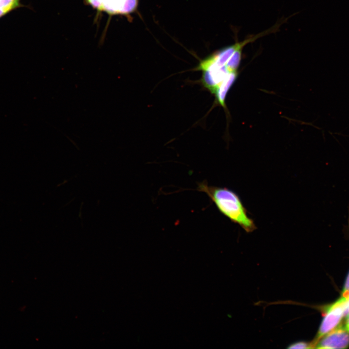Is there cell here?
<instances>
[{
	"label": "cell",
	"mask_w": 349,
	"mask_h": 349,
	"mask_svg": "<svg viewBox=\"0 0 349 349\" xmlns=\"http://www.w3.org/2000/svg\"><path fill=\"white\" fill-rule=\"evenodd\" d=\"M197 190L205 193L219 211L246 233H252L257 227L251 218L238 195L225 187L209 185L206 181L198 183Z\"/></svg>",
	"instance_id": "obj_1"
},
{
	"label": "cell",
	"mask_w": 349,
	"mask_h": 349,
	"mask_svg": "<svg viewBox=\"0 0 349 349\" xmlns=\"http://www.w3.org/2000/svg\"><path fill=\"white\" fill-rule=\"evenodd\" d=\"M349 299L343 296L336 302L326 309V314L319 327L317 333L314 340L311 342L315 348L317 342L322 336L332 331L339 324L343 316L346 304Z\"/></svg>",
	"instance_id": "obj_2"
},
{
	"label": "cell",
	"mask_w": 349,
	"mask_h": 349,
	"mask_svg": "<svg viewBox=\"0 0 349 349\" xmlns=\"http://www.w3.org/2000/svg\"><path fill=\"white\" fill-rule=\"evenodd\" d=\"M349 346V332L343 326L335 328L316 343L315 348L346 349Z\"/></svg>",
	"instance_id": "obj_3"
},
{
	"label": "cell",
	"mask_w": 349,
	"mask_h": 349,
	"mask_svg": "<svg viewBox=\"0 0 349 349\" xmlns=\"http://www.w3.org/2000/svg\"><path fill=\"white\" fill-rule=\"evenodd\" d=\"M138 0H102L101 11L110 15H128L134 12Z\"/></svg>",
	"instance_id": "obj_4"
},
{
	"label": "cell",
	"mask_w": 349,
	"mask_h": 349,
	"mask_svg": "<svg viewBox=\"0 0 349 349\" xmlns=\"http://www.w3.org/2000/svg\"><path fill=\"white\" fill-rule=\"evenodd\" d=\"M237 72L230 73L217 88L215 94L217 101L223 108H225V98L230 88L237 78Z\"/></svg>",
	"instance_id": "obj_5"
},
{
	"label": "cell",
	"mask_w": 349,
	"mask_h": 349,
	"mask_svg": "<svg viewBox=\"0 0 349 349\" xmlns=\"http://www.w3.org/2000/svg\"><path fill=\"white\" fill-rule=\"evenodd\" d=\"M287 349H310L313 348L312 342L309 343L305 341H300L294 342L290 344Z\"/></svg>",
	"instance_id": "obj_6"
},
{
	"label": "cell",
	"mask_w": 349,
	"mask_h": 349,
	"mask_svg": "<svg viewBox=\"0 0 349 349\" xmlns=\"http://www.w3.org/2000/svg\"><path fill=\"white\" fill-rule=\"evenodd\" d=\"M349 292V273L346 278L345 284L343 289V296H346Z\"/></svg>",
	"instance_id": "obj_7"
},
{
	"label": "cell",
	"mask_w": 349,
	"mask_h": 349,
	"mask_svg": "<svg viewBox=\"0 0 349 349\" xmlns=\"http://www.w3.org/2000/svg\"><path fill=\"white\" fill-rule=\"evenodd\" d=\"M349 314V299L348 300L345 308L344 316L348 315Z\"/></svg>",
	"instance_id": "obj_8"
},
{
	"label": "cell",
	"mask_w": 349,
	"mask_h": 349,
	"mask_svg": "<svg viewBox=\"0 0 349 349\" xmlns=\"http://www.w3.org/2000/svg\"><path fill=\"white\" fill-rule=\"evenodd\" d=\"M344 327L349 332V314L348 315Z\"/></svg>",
	"instance_id": "obj_9"
},
{
	"label": "cell",
	"mask_w": 349,
	"mask_h": 349,
	"mask_svg": "<svg viewBox=\"0 0 349 349\" xmlns=\"http://www.w3.org/2000/svg\"><path fill=\"white\" fill-rule=\"evenodd\" d=\"M346 296L348 297L349 298V292Z\"/></svg>",
	"instance_id": "obj_10"
}]
</instances>
